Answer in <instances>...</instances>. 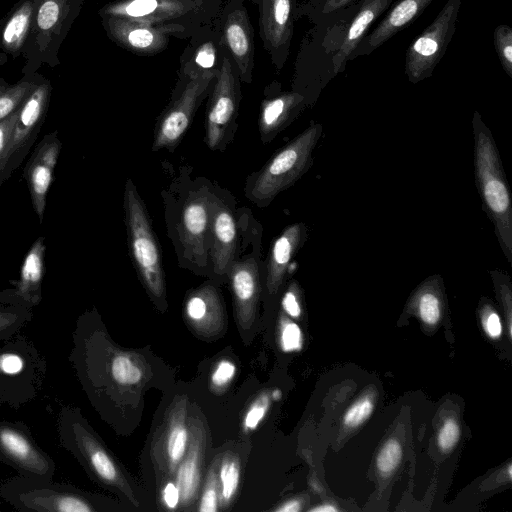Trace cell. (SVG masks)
Here are the masks:
<instances>
[{
	"label": "cell",
	"instance_id": "obj_33",
	"mask_svg": "<svg viewBox=\"0 0 512 512\" xmlns=\"http://www.w3.org/2000/svg\"><path fill=\"white\" fill-rule=\"evenodd\" d=\"M494 47L504 72L512 78V28L500 24L494 29Z\"/></svg>",
	"mask_w": 512,
	"mask_h": 512
},
{
	"label": "cell",
	"instance_id": "obj_22",
	"mask_svg": "<svg viewBox=\"0 0 512 512\" xmlns=\"http://www.w3.org/2000/svg\"><path fill=\"white\" fill-rule=\"evenodd\" d=\"M209 205L207 196L194 197L185 204L181 213L180 240L185 252L196 259L202 258L205 253Z\"/></svg>",
	"mask_w": 512,
	"mask_h": 512
},
{
	"label": "cell",
	"instance_id": "obj_1",
	"mask_svg": "<svg viewBox=\"0 0 512 512\" xmlns=\"http://www.w3.org/2000/svg\"><path fill=\"white\" fill-rule=\"evenodd\" d=\"M476 184L495 235L508 262H512V202L497 146L475 112L473 117Z\"/></svg>",
	"mask_w": 512,
	"mask_h": 512
},
{
	"label": "cell",
	"instance_id": "obj_18",
	"mask_svg": "<svg viewBox=\"0 0 512 512\" xmlns=\"http://www.w3.org/2000/svg\"><path fill=\"white\" fill-rule=\"evenodd\" d=\"M431 2L433 0H399L362 39L350 60L369 55L378 49L398 32L411 25Z\"/></svg>",
	"mask_w": 512,
	"mask_h": 512
},
{
	"label": "cell",
	"instance_id": "obj_43",
	"mask_svg": "<svg viewBox=\"0 0 512 512\" xmlns=\"http://www.w3.org/2000/svg\"><path fill=\"white\" fill-rule=\"evenodd\" d=\"M284 311L293 318H298L301 314V307L298 300L296 285H291L282 299Z\"/></svg>",
	"mask_w": 512,
	"mask_h": 512
},
{
	"label": "cell",
	"instance_id": "obj_14",
	"mask_svg": "<svg viewBox=\"0 0 512 512\" xmlns=\"http://www.w3.org/2000/svg\"><path fill=\"white\" fill-rule=\"evenodd\" d=\"M239 76L223 46L221 65L213 83L206 115V143L215 149L237 110L240 97Z\"/></svg>",
	"mask_w": 512,
	"mask_h": 512
},
{
	"label": "cell",
	"instance_id": "obj_31",
	"mask_svg": "<svg viewBox=\"0 0 512 512\" xmlns=\"http://www.w3.org/2000/svg\"><path fill=\"white\" fill-rule=\"evenodd\" d=\"M359 0H308L298 7V15H306L313 23L325 16L355 4Z\"/></svg>",
	"mask_w": 512,
	"mask_h": 512
},
{
	"label": "cell",
	"instance_id": "obj_10",
	"mask_svg": "<svg viewBox=\"0 0 512 512\" xmlns=\"http://www.w3.org/2000/svg\"><path fill=\"white\" fill-rule=\"evenodd\" d=\"M0 461L27 478L52 480L56 472L54 460L21 421L0 420Z\"/></svg>",
	"mask_w": 512,
	"mask_h": 512
},
{
	"label": "cell",
	"instance_id": "obj_39",
	"mask_svg": "<svg viewBox=\"0 0 512 512\" xmlns=\"http://www.w3.org/2000/svg\"><path fill=\"white\" fill-rule=\"evenodd\" d=\"M460 429L454 419H447L438 433V445L441 450L447 452L458 442Z\"/></svg>",
	"mask_w": 512,
	"mask_h": 512
},
{
	"label": "cell",
	"instance_id": "obj_29",
	"mask_svg": "<svg viewBox=\"0 0 512 512\" xmlns=\"http://www.w3.org/2000/svg\"><path fill=\"white\" fill-rule=\"evenodd\" d=\"M33 318V311L0 300V340L10 339L20 332Z\"/></svg>",
	"mask_w": 512,
	"mask_h": 512
},
{
	"label": "cell",
	"instance_id": "obj_47",
	"mask_svg": "<svg viewBox=\"0 0 512 512\" xmlns=\"http://www.w3.org/2000/svg\"><path fill=\"white\" fill-rule=\"evenodd\" d=\"M311 511L315 512H334L337 511V508L331 504H324L322 506L315 507L311 509Z\"/></svg>",
	"mask_w": 512,
	"mask_h": 512
},
{
	"label": "cell",
	"instance_id": "obj_45",
	"mask_svg": "<svg viewBox=\"0 0 512 512\" xmlns=\"http://www.w3.org/2000/svg\"><path fill=\"white\" fill-rule=\"evenodd\" d=\"M163 501L167 508L175 509L180 502V492L177 485L168 482L163 489Z\"/></svg>",
	"mask_w": 512,
	"mask_h": 512
},
{
	"label": "cell",
	"instance_id": "obj_26",
	"mask_svg": "<svg viewBox=\"0 0 512 512\" xmlns=\"http://www.w3.org/2000/svg\"><path fill=\"white\" fill-rule=\"evenodd\" d=\"M213 244L211 258L217 273H224L231 264L236 241V224L231 213L225 208H218L211 220Z\"/></svg>",
	"mask_w": 512,
	"mask_h": 512
},
{
	"label": "cell",
	"instance_id": "obj_3",
	"mask_svg": "<svg viewBox=\"0 0 512 512\" xmlns=\"http://www.w3.org/2000/svg\"><path fill=\"white\" fill-rule=\"evenodd\" d=\"M84 0H36L32 23L22 56L23 74L38 72L46 64L53 68L60 61L59 49L78 17Z\"/></svg>",
	"mask_w": 512,
	"mask_h": 512
},
{
	"label": "cell",
	"instance_id": "obj_5",
	"mask_svg": "<svg viewBox=\"0 0 512 512\" xmlns=\"http://www.w3.org/2000/svg\"><path fill=\"white\" fill-rule=\"evenodd\" d=\"M0 497L21 512H94V496L52 480L16 476L0 485Z\"/></svg>",
	"mask_w": 512,
	"mask_h": 512
},
{
	"label": "cell",
	"instance_id": "obj_15",
	"mask_svg": "<svg viewBox=\"0 0 512 512\" xmlns=\"http://www.w3.org/2000/svg\"><path fill=\"white\" fill-rule=\"evenodd\" d=\"M61 148L62 143L57 130L45 134L32 151L23 170L32 208L40 223L44 218L47 196Z\"/></svg>",
	"mask_w": 512,
	"mask_h": 512
},
{
	"label": "cell",
	"instance_id": "obj_17",
	"mask_svg": "<svg viewBox=\"0 0 512 512\" xmlns=\"http://www.w3.org/2000/svg\"><path fill=\"white\" fill-rule=\"evenodd\" d=\"M107 36L123 49L138 55H155L166 49L170 36L149 24L114 16H100Z\"/></svg>",
	"mask_w": 512,
	"mask_h": 512
},
{
	"label": "cell",
	"instance_id": "obj_35",
	"mask_svg": "<svg viewBox=\"0 0 512 512\" xmlns=\"http://www.w3.org/2000/svg\"><path fill=\"white\" fill-rule=\"evenodd\" d=\"M419 315L428 325L436 324L440 318L441 306L438 296L432 291H424L417 300Z\"/></svg>",
	"mask_w": 512,
	"mask_h": 512
},
{
	"label": "cell",
	"instance_id": "obj_44",
	"mask_svg": "<svg viewBox=\"0 0 512 512\" xmlns=\"http://www.w3.org/2000/svg\"><path fill=\"white\" fill-rule=\"evenodd\" d=\"M484 327L487 334L491 338H498L502 333L501 321L498 314L494 311H489L484 316Z\"/></svg>",
	"mask_w": 512,
	"mask_h": 512
},
{
	"label": "cell",
	"instance_id": "obj_46",
	"mask_svg": "<svg viewBox=\"0 0 512 512\" xmlns=\"http://www.w3.org/2000/svg\"><path fill=\"white\" fill-rule=\"evenodd\" d=\"M300 510V502L298 500H290L276 509L278 512H297Z\"/></svg>",
	"mask_w": 512,
	"mask_h": 512
},
{
	"label": "cell",
	"instance_id": "obj_40",
	"mask_svg": "<svg viewBox=\"0 0 512 512\" xmlns=\"http://www.w3.org/2000/svg\"><path fill=\"white\" fill-rule=\"evenodd\" d=\"M213 473H210L208 477L205 490L201 496L199 511L201 512H216L218 510V491L216 484V477Z\"/></svg>",
	"mask_w": 512,
	"mask_h": 512
},
{
	"label": "cell",
	"instance_id": "obj_8",
	"mask_svg": "<svg viewBox=\"0 0 512 512\" xmlns=\"http://www.w3.org/2000/svg\"><path fill=\"white\" fill-rule=\"evenodd\" d=\"M462 0H447L431 24L409 45L404 70L408 81L419 83L432 76L456 31Z\"/></svg>",
	"mask_w": 512,
	"mask_h": 512
},
{
	"label": "cell",
	"instance_id": "obj_7",
	"mask_svg": "<svg viewBox=\"0 0 512 512\" xmlns=\"http://www.w3.org/2000/svg\"><path fill=\"white\" fill-rule=\"evenodd\" d=\"M322 126L314 124L295 137L262 168L251 189L253 199L267 201L296 182L311 166Z\"/></svg>",
	"mask_w": 512,
	"mask_h": 512
},
{
	"label": "cell",
	"instance_id": "obj_38",
	"mask_svg": "<svg viewBox=\"0 0 512 512\" xmlns=\"http://www.w3.org/2000/svg\"><path fill=\"white\" fill-rule=\"evenodd\" d=\"M269 407V396L262 394L246 412L243 424L245 430H255L265 417Z\"/></svg>",
	"mask_w": 512,
	"mask_h": 512
},
{
	"label": "cell",
	"instance_id": "obj_19",
	"mask_svg": "<svg viewBox=\"0 0 512 512\" xmlns=\"http://www.w3.org/2000/svg\"><path fill=\"white\" fill-rule=\"evenodd\" d=\"M223 55V44L218 27V18L191 37L181 60L179 81L185 83L201 73L219 69Z\"/></svg>",
	"mask_w": 512,
	"mask_h": 512
},
{
	"label": "cell",
	"instance_id": "obj_41",
	"mask_svg": "<svg viewBox=\"0 0 512 512\" xmlns=\"http://www.w3.org/2000/svg\"><path fill=\"white\" fill-rule=\"evenodd\" d=\"M236 373V366L230 360H221L211 375L213 386L221 388L230 383Z\"/></svg>",
	"mask_w": 512,
	"mask_h": 512
},
{
	"label": "cell",
	"instance_id": "obj_13",
	"mask_svg": "<svg viewBox=\"0 0 512 512\" xmlns=\"http://www.w3.org/2000/svg\"><path fill=\"white\" fill-rule=\"evenodd\" d=\"M258 6L259 34L273 65L280 71L289 56L298 16L296 0H251Z\"/></svg>",
	"mask_w": 512,
	"mask_h": 512
},
{
	"label": "cell",
	"instance_id": "obj_37",
	"mask_svg": "<svg viewBox=\"0 0 512 512\" xmlns=\"http://www.w3.org/2000/svg\"><path fill=\"white\" fill-rule=\"evenodd\" d=\"M280 344L285 352L298 351L302 347V333L299 326L289 320L281 323Z\"/></svg>",
	"mask_w": 512,
	"mask_h": 512
},
{
	"label": "cell",
	"instance_id": "obj_21",
	"mask_svg": "<svg viewBox=\"0 0 512 512\" xmlns=\"http://www.w3.org/2000/svg\"><path fill=\"white\" fill-rule=\"evenodd\" d=\"M36 0H19L0 22V65L22 55Z\"/></svg>",
	"mask_w": 512,
	"mask_h": 512
},
{
	"label": "cell",
	"instance_id": "obj_42",
	"mask_svg": "<svg viewBox=\"0 0 512 512\" xmlns=\"http://www.w3.org/2000/svg\"><path fill=\"white\" fill-rule=\"evenodd\" d=\"M18 110V109H17ZM17 110L8 117L0 121V176L4 166L5 158L8 151L10 134L14 121L16 119ZM1 186V183H0Z\"/></svg>",
	"mask_w": 512,
	"mask_h": 512
},
{
	"label": "cell",
	"instance_id": "obj_2",
	"mask_svg": "<svg viewBox=\"0 0 512 512\" xmlns=\"http://www.w3.org/2000/svg\"><path fill=\"white\" fill-rule=\"evenodd\" d=\"M222 3L223 0H114L104 5L99 15L140 21L170 37L184 39L212 24Z\"/></svg>",
	"mask_w": 512,
	"mask_h": 512
},
{
	"label": "cell",
	"instance_id": "obj_6",
	"mask_svg": "<svg viewBox=\"0 0 512 512\" xmlns=\"http://www.w3.org/2000/svg\"><path fill=\"white\" fill-rule=\"evenodd\" d=\"M124 209L132 261L147 290L160 298L165 293V277L159 245L143 201L130 180L125 186Z\"/></svg>",
	"mask_w": 512,
	"mask_h": 512
},
{
	"label": "cell",
	"instance_id": "obj_4",
	"mask_svg": "<svg viewBox=\"0 0 512 512\" xmlns=\"http://www.w3.org/2000/svg\"><path fill=\"white\" fill-rule=\"evenodd\" d=\"M47 360L34 343L17 333L0 346V404L12 409L34 400L42 390Z\"/></svg>",
	"mask_w": 512,
	"mask_h": 512
},
{
	"label": "cell",
	"instance_id": "obj_48",
	"mask_svg": "<svg viewBox=\"0 0 512 512\" xmlns=\"http://www.w3.org/2000/svg\"><path fill=\"white\" fill-rule=\"evenodd\" d=\"M272 395H273V399H274V400H279V399H280V397H281V392H280L279 390H275V391L272 393Z\"/></svg>",
	"mask_w": 512,
	"mask_h": 512
},
{
	"label": "cell",
	"instance_id": "obj_28",
	"mask_svg": "<svg viewBox=\"0 0 512 512\" xmlns=\"http://www.w3.org/2000/svg\"><path fill=\"white\" fill-rule=\"evenodd\" d=\"M38 72L24 74L16 83L0 78V121L16 111L41 79Z\"/></svg>",
	"mask_w": 512,
	"mask_h": 512
},
{
	"label": "cell",
	"instance_id": "obj_24",
	"mask_svg": "<svg viewBox=\"0 0 512 512\" xmlns=\"http://www.w3.org/2000/svg\"><path fill=\"white\" fill-rule=\"evenodd\" d=\"M230 277L239 316L252 317L260 288L256 262L253 258L231 262Z\"/></svg>",
	"mask_w": 512,
	"mask_h": 512
},
{
	"label": "cell",
	"instance_id": "obj_34",
	"mask_svg": "<svg viewBox=\"0 0 512 512\" xmlns=\"http://www.w3.org/2000/svg\"><path fill=\"white\" fill-rule=\"evenodd\" d=\"M402 458V448L396 439L388 440L376 459V466L381 475H390L399 465Z\"/></svg>",
	"mask_w": 512,
	"mask_h": 512
},
{
	"label": "cell",
	"instance_id": "obj_20",
	"mask_svg": "<svg viewBox=\"0 0 512 512\" xmlns=\"http://www.w3.org/2000/svg\"><path fill=\"white\" fill-rule=\"evenodd\" d=\"M393 0H359L346 28L342 43L333 58L334 77L343 72L359 43L371 30L376 20L386 12Z\"/></svg>",
	"mask_w": 512,
	"mask_h": 512
},
{
	"label": "cell",
	"instance_id": "obj_32",
	"mask_svg": "<svg viewBox=\"0 0 512 512\" xmlns=\"http://www.w3.org/2000/svg\"><path fill=\"white\" fill-rule=\"evenodd\" d=\"M220 499L226 505L237 491L240 480L239 463L235 458H225L219 471Z\"/></svg>",
	"mask_w": 512,
	"mask_h": 512
},
{
	"label": "cell",
	"instance_id": "obj_23",
	"mask_svg": "<svg viewBox=\"0 0 512 512\" xmlns=\"http://www.w3.org/2000/svg\"><path fill=\"white\" fill-rule=\"evenodd\" d=\"M305 236V226L302 223H296L286 227L273 242L267 269V287L271 293L277 291L292 257L302 245Z\"/></svg>",
	"mask_w": 512,
	"mask_h": 512
},
{
	"label": "cell",
	"instance_id": "obj_16",
	"mask_svg": "<svg viewBox=\"0 0 512 512\" xmlns=\"http://www.w3.org/2000/svg\"><path fill=\"white\" fill-rule=\"evenodd\" d=\"M45 238L39 236L25 254L19 278L0 291V300L7 304L33 309L42 300V281L45 271Z\"/></svg>",
	"mask_w": 512,
	"mask_h": 512
},
{
	"label": "cell",
	"instance_id": "obj_30",
	"mask_svg": "<svg viewBox=\"0 0 512 512\" xmlns=\"http://www.w3.org/2000/svg\"><path fill=\"white\" fill-rule=\"evenodd\" d=\"M188 446V430L184 420L180 417L173 418L164 443L167 461L172 469L181 463L185 457Z\"/></svg>",
	"mask_w": 512,
	"mask_h": 512
},
{
	"label": "cell",
	"instance_id": "obj_9",
	"mask_svg": "<svg viewBox=\"0 0 512 512\" xmlns=\"http://www.w3.org/2000/svg\"><path fill=\"white\" fill-rule=\"evenodd\" d=\"M51 93V82L42 75L18 108L0 176L1 185L22 164L34 145L46 118Z\"/></svg>",
	"mask_w": 512,
	"mask_h": 512
},
{
	"label": "cell",
	"instance_id": "obj_25",
	"mask_svg": "<svg viewBox=\"0 0 512 512\" xmlns=\"http://www.w3.org/2000/svg\"><path fill=\"white\" fill-rule=\"evenodd\" d=\"M304 95L285 92L263 102L259 129L263 137L275 134L286 126L303 108Z\"/></svg>",
	"mask_w": 512,
	"mask_h": 512
},
{
	"label": "cell",
	"instance_id": "obj_12",
	"mask_svg": "<svg viewBox=\"0 0 512 512\" xmlns=\"http://www.w3.org/2000/svg\"><path fill=\"white\" fill-rule=\"evenodd\" d=\"M219 69L191 78L161 117L155 130L153 149L174 147L187 130L197 105L214 83Z\"/></svg>",
	"mask_w": 512,
	"mask_h": 512
},
{
	"label": "cell",
	"instance_id": "obj_36",
	"mask_svg": "<svg viewBox=\"0 0 512 512\" xmlns=\"http://www.w3.org/2000/svg\"><path fill=\"white\" fill-rule=\"evenodd\" d=\"M373 400L370 396H364L355 402L345 413L344 425L349 428H355L364 422L372 413Z\"/></svg>",
	"mask_w": 512,
	"mask_h": 512
},
{
	"label": "cell",
	"instance_id": "obj_27",
	"mask_svg": "<svg viewBox=\"0 0 512 512\" xmlns=\"http://www.w3.org/2000/svg\"><path fill=\"white\" fill-rule=\"evenodd\" d=\"M202 438L192 433V441L187 456L181 461L177 473L176 485L180 492V502L184 505L194 499L200 483V463L202 455Z\"/></svg>",
	"mask_w": 512,
	"mask_h": 512
},
{
	"label": "cell",
	"instance_id": "obj_11",
	"mask_svg": "<svg viewBox=\"0 0 512 512\" xmlns=\"http://www.w3.org/2000/svg\"><path fill=\"white\" fill-rule=\"evenodd\" d=\"M221 41L235 66L239 79L252 82L254 69V30L245 0H227L218 16Z\"/></svg>",
	"mask_w": 512,
	"mask_h": 512
}]
</instances>
